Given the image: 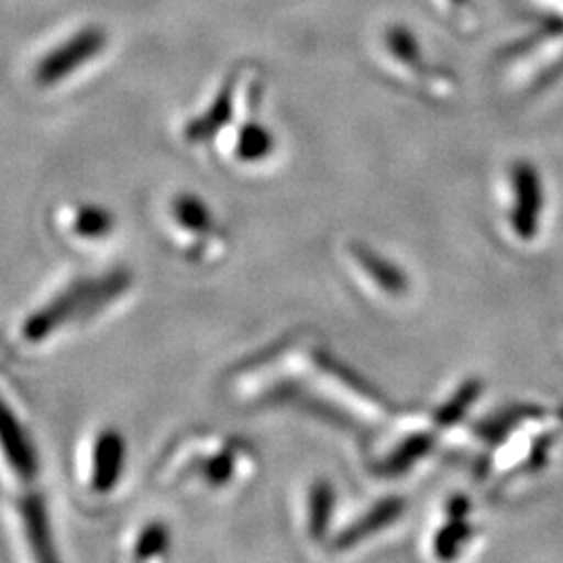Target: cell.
Wrapping results in <instances>:
<instances>
[{
    "label": "cell",
    "mask_w": 563,
    "mask_h": 563,
    "mask_svg": "<svg viewBox=\"0 0 563 563\" xmlns=\"http://www.w3.org/2000/svg\"><path fill=\"white\" fill-rule=\"evenodd\" d=\"M244 462H253V453L239 441L222 437L186 439L178 444L169 462L163 465L167 483L197 484L207 490H228L239 486L251 472Z\"/></svg>",
    "instance_id": "6da1fadb"
},
{
    "label": "cell",
    "mask_w": 563,
    "mask_h": 563,
    "mask_svg": "<svg viewBox=\"0 0 563 563\" xmlns=\"http://www.w3.org/2000/svg\"><path fill=\"white\" fill-rule=\"evenodd\" d=\"M509 230L520 242H534L543 230L547 192L541 172L530 162H518L509 172Z\"/></svg>",
    "instance_id": "7a4b0ae2"
},
{
    "label": "cell",
    "mask_w": 563,
    "mask_h": 563,
    "mask_svg": "<svg viewBox=\"0 0 563 563\" xmlns=\"http://www.w3.org/2000/svg\"><path fill=\"white\" fill-rule=\"evenodd\" d=\"M125 462V444L115 430L95 434L81 453V484L90 495H107L120 483Z\"/></svg>",
    "instance_id": "3957f363"
},
{
    "label": "cell",
    "mask_w": 563,
    "mask_h": 563,
    "mask_svg": "<svg viewBox=\"0 0 563 563\" xmlns=\"http://www.w3.org/2000/svg\"><path fill=\"white\" fill-rule=\"evenodd\" d=\"M57 228L60 236L71 244H99L113 232V218L107 209L92 202H74L57 213Z\"/></svg>",
    "instance_id": "277c9868"
},
{
    "label": "cell",
    "mask_w": 563,
    "mask_h": 563,
    "mask_svg": "<svg viewBox=\"0 0 563 563\" xmlns=\"http://www.w3.org/2000/svg\"><path fill=\"white\" fill-rule=\"evenodd\" d=\"M470 504L467 499L457 497L446 509V520H444L434 537H432V551L439 560H453L460 558L463 549L467 544L474 543L476 539V526L470 520Z\"/></svg>",
    "instance_id": "5b68a950"
},
{
    "label": "cell",
    "mask_w": 563,
    "mask_h": 563,
    "mask_svg": "<svg viewBox=\"0 0 563 563\" xmlns=\"http://www.w3.org/2000/svg\"><path fill=\"white\" fill-rule=\"evenodd\" d=\"M165 216L167 225H174V234L178 241L190 236V242H209L216 234V222L209 207L192 195H178L176 199H172Z\"/></svg>",
    "instance_id": "8992f818"
},
{
    "label": "cell",
    "mask_w": 563,
    "mask_h": 563,
    "mask_svg": "<svg viewBox=\"0 0 563 563\" xmlns=\"http://www.w3.org/2000/svg\"><path fill=\"white\" fill-rule=\"evenodd\" d=\"M351 260L360 267L363 278L374 284L376 290L390 297H402L409 290V278L395 262L386 260L374 249H367L363 244H355L351 249Z\"/></svg>",
    "instance_id": "52a82bcc"
},
{
    "label": "cell",
    "mask_w": 563,
    "mask_h": 563,
    "mask_svg": "<svg viewBox=\"0 0 563 563\" xmlns=\"http://www.w3.org/2000/svg\"><path fill=\"white\" fill-rule=\"evenodd\" d=\"M405 511V501L390 497L374 505L369 511H365L357 522L351 523L346 530H342L341 537L334 541L336 549H353L355 544L365 543L367 539H374L376 534L384 532L397 522Z\"/></svg>",
    "instance_id": "ba28073f"
},
{
    "label": "cell",
    "mask_w": 563,
    "mask_h": 563,
    "mask_svg": "<svg viewBox=\"0 0 563 563\" xmlns=\"http://www.w3.org/2000/svg\"><path fill=\"white\" fill-rule=\"evenodd\" d=\"M437 443L434 432L430 430H418L411 432L407 437H402L399 443L395 444V449L390 453H386L380 462V472L388 476H399L402 472H409L413 465L423 462Z\"/></svg>",
    "instance_id": "9c48e42d"
},
{
    "label": "cell",
    "mask_w": 563,
    "mask_h": 563,
    "mask_svg": "<svg viewBox=\"0 0 563 563\" xmlns=\"http://www.w3.org/2000/svg\"><path fill=\"white\" fill-rule=\"evenodd\" d=\"M336 509L334 486L325 481L313 484L307 495V532L313 541H323Z\"/></svg>",
    "instance_id": "30bf717a"
},
{
    "label": "cell",
    "mask_w": 563,
    "mask_h": 563,
    "mask_svg": "<svg viewBox=\"0 0 563 563\" xmlns=\"http://www.w3.org/2000/svg\"><path fill=\"white\" fill-rule=\"evenodd\" d=\"M167 530L159 523H148L141 528L136 539L132 541V555L136 560H146V558H159V553L167 549Z\"/></svg>",
    "instance_id": "8fae6325"
}]
</instances>
